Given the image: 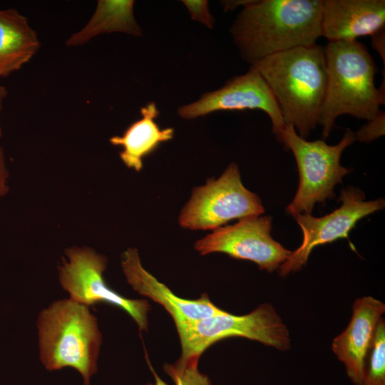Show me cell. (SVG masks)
Segmentation results:
<instances>
[{
    "label": "cell",
    "instance_id": "6da1fadb",
    "mask_svg": "<svg viewBox=\"0 0 385 385\" xmlns=\"http://www.w3.org/2000/svg\"><path fill=\"white\" fill-rule=\"evenodd\" d=\"M323 0H253L230 29L242 58L253 65L269 56L316 44Z\"/></svg>",
    "mask_w": 385,
    "mask_h": 385
},
{
    "label": "cell",
    "instance_id": "7a4b0ae2",
    "mask_svg": "<svg viewBox=\"0 0 385 385\" xmlns=\"http://www.w3.org/2000/svg\"><path fill=\"white\" fill-rule=\"evenodd\" d=\"M251 67L270 89L285 125L306 139L319 125L327 86L324 47L317 43L265 57Z\"/></svg>",
    "mask_w": 385,
    "mask_h": 385
},
{
    "label": "cell",
    "instance_id": "3957f363",
    "mask_svg": "<svg viewBox=\"0 0 385 385\" xmlns=\"http://www.w3.org/2000/svg\"><path fill=\"white\" fill-rule=\"evenodd\" d=\"M327 86L319 125L327 138L336 119L349 114L369 120L385 103L384 77L380 88L374 84L378 68L366 46L357 40L329 42L324 47Z\"/></svg>",
    "mask_w": 385,
    "mask_h": 385
},
{
    "label": "cell",
    "instance_id": "277c9868",
    "mask_svg": "<svg viewBox=\"0 0 385 385\" xmlns=\"http://www.w3.org/2000/svg\"><path fill=\"white\" fill-rule=\"evenodd\" d=\"M39 357L48 371L71 367L83 384L98 371L102 334L89 307L70 298L52 302L38 313L36 322Z\"/></svg>",
    "mask_w": 385,
    "mask_h": 385
},
{
    "label": "cell",
    "instance_id": "5b68a950",
    "mask_svg": "<svg viewBox=\"0 0 385 385\" xmlns=\"http://www.w3.org/2000/svg\"><path fill=\"white\" fill-rule=\"evenodd\" d=\"M355 140V133L350 129L338 144L330 145L321 140L307 141L297 133L292 125L284 126L279 141L292 151L299 173L296 195L286 208L289 214L293 217L311 215L316 203L334 197V186L349 173L340 164L342 153Z\"/></svg>",
    "mask_w": 385,
    "mask_h": 385
},
{
    "label": "cell",
    "instance_id": "8992f818",
    "mask_svg": "<svg viewBox=\"0 0 385 385\" xmlns=\"http://www.w3.org/2000/svg\"><path fill=\"white\" fill-rule=\"evenodd\" d=\"M181 345L179 359L200 357L212 344L230 337H244L279 351L291 348L289 329L274 307L263 303L251 312H227L176 327Z\"/></svg>",
    "mask_w": 385,
    "mask_h": 385
},
{
    "label": "cell",
    "instance_id": "52a82bcc",
    "mask_svg": "<svg viewBox=\"0 0 385 385\" xmlns=\"http://www.w3.org/2000/svg\"><path fill=\"white\" fill-rule=\"evenodd\" d=\"M264 212L260 198L243 185L237 165L231 163L217 179L193 189L178 221L184 228L213 230L233 219Z\"/></svg>",
    "mask_w": 385,
    "mask_h": 385
},
{
    "label": "cell",
    "instance_id": "ba28073f",
    "mask_svg": "<svg viewBox=\"0 0 385 385\" xmlns=\"http://www.w3.org/2000/svg\"><path fill=\"white\" fill-rule=\"evenodd\" d=\"M65 255L58 266V281L71 299L88 307L115 306L130 316L140 332L148 330L149 302L125 297L108 287L103 278L108 262L105 255L86 246L67 248Z\"/></svg>",
    "mask_w": 385,
    "mask_h": 385
},
{
    "label": "cell",
    "instance_id": "9c48e42d",
    "mask_svg": "<svg viewBox=\"0 0 385 385\" xmlns=\"http://www.w3.org/2000/svg\"><path fill=\"white\" fill-rule=\"evenodd\" d=\"M339 200L341 206L324 217H315L308 214L294 216L302 229L303 239L301 245L279 266L280 276L286 277L300 270L317 246L348 238L359 220L382 210L385 205L383 199L365 201L364 192L351 186L342 190Z\"/></svg>",
    "mask_w": 385,
    "mask_h": 385
},
{
    "label": "cell",
    "instance_id": "30bf717a",
    "mask_svg": "<svg viewBox=\"0 0 385 385\" xmlns=\"http://www.w3.org/2000/svg\"><path fill=\"white\" fill-rule=\"evenodd\" d=\"M271 230L270 216L247 217L213 230L197 240L194 247L201 255L222 252L253 262L260 270L272 272L287 260L292 251L272 238Z\"/></svg>",
    "mask_w": 385,
    "mask_h": 385
},
{
    "label": "cell",
    "instance_id": "8fae6325",
    "mask_svg": "<svg viewBox=\"0 0 385 385\" xmlns=\"http://www.w3.org/2000/svg\"><path fill=\"white\" fill-rule=\"evenodd\" d=\"M245 109L265 112L271 119L272 131L279 140L285 126L279 108L270 89L252 67L246 73L231 78L222 88L180 106L178 113L181 118L190 120L220 111Z\"/></svg>",
    "mask_w": 385,
    "mask_h": 385
},
{
    "label": "cell",
    "instance_id": "7c38bea8",
    "mask_svg": "<svg viewBox=\"0 0 385 385\" xmlns=\"http://www.w3.org/2000/svg\"><path fill=\"white\" fill-rule=\"evenodd\" d=\"M120 264L131 287L160 304L170 314L176 327L226 312L215 306L206 294L197 299H186L175 295L143 267L137 249L125 250Z\"/></svg>",
    "mask_w": 385,
    "mask_h": 385
},
{
    "label": "cell",
    "instance_id": "4fadbf2b",
    "mask_svg": "<svg viewBox=\"0 0 385 385\" xmlns=\"http://www.w3.org/2000/svg\"><path fill=\"white\" fill-rule=\"evenodd\" d=\"M384 312V303L373 297L356 299L348 326L332 341V350L354 385L362 379L376 328Z\"/></svg>",
    "mask_w": 385,
    "mask_h": 385
},
{
    "label": "cell",
    "instance_id": "5bb4252c",
    "mask_svg": "<svg viewBox=\"0 0 385 385\" xmlns=\"http://www.w3.org/2000/svg\"><path fill=\"white\" fill-rule=\"evenodd\" d=\"M385 29L384 0H323L321 36L350 41Z\"/></svg>",
    "mask_w": 385,
    "mask_h": 385
},
{
    "label": "cell",
    "instance_id": "9a60e30c",
    "mask_svg": "<svg viewBox=\"0 0 385 385\" xmlns=\"http://www.w3.org/2000/svg\"><path fill=\"white\" fill-rule=\"evenodd\" d=\"M140 115L142 117L130 125L122 135L109 140L113 145L122 148L119 155L126 167L137 172L143 168V160L146 155L174 135L173 128L161 129L156 123L159 111L154 102L143 106Z\"/></svg>",
    "mask_w": 385,
    "mask_h": 385
},
{
    "label": "cell",
    "instance_id": "2e32d148",
    "mask_svg": "<svg viewBox=\"0 0 385 385\" xmlns=\"http://www.w3.org/2000/svg\"><path fill=\"white\" fill-rule=\"evenodd\" d=\"M37 34L16 9H0V77L19 70L38 52Z\"/></svg>",
    "mask_w": 385,
    "mask_h": 385
},
{
    "label": "cell",
    "instance_id": "e0dca14e",
    "mask_svg": "<svg viewBox=\"0 0 385 385\" xmlns=\"http://www.w3.org/2000/svg\"><path fill=\"white\" fill-rule=\"evenodd\" d=\"M133 0H99L96 9L84 27L66 41L67 46H78L103 34L120 32L141 36L142 30L134 14Z\"/></svg>",
    "mask_w": 385,
    "mask_h": 385
},
{
    "label": "cell",
    "instance_id": "ac0fdd59",
    "mask_svg": "<svg viewBox=\"0 0 385 385\" xmlns=\"http://www.w3.org/2000/svg\"><path fill=\"white\" fill-rule=\"evenodd\" d=\"M356 385H385V322L382 317L368 352L364 375Z\"/></svg>",
    "mask_w": 385,
    "mask_h": 385
},
{
    "label": "cell",
    "instance_id": "d6986e66",
    "mask_svg": "<svg viewBox=\"0 0 385 385\" xmlns=\"http://www.w3.org/2000/svg\"><path fill=\"white\" fill-rule=\"evenodd\" d=\"M199 359H178L174 364H165L163 369L175 385H212L209 377L199 371Z\"/></svg>",
    "mask_w": 385,
    "mask_h": 385
},
{
    "label": "cell",
    "instance_id": "ffe728a7",
    "mask_svg": "<svg viewBox=\"0 0 385 385\" xmlns=\"http://www.w3.org/2000/svg\"><path fill=\"white\" fill-rule=\"evenodd\" d=\"M385 113L380 111L355 133V140L369 143L384 135Z\"/></svg>",
    "mask_w": 385,
    "mask_h": 385
},
{
    "label": "cell",
    "instance_id": "44dd1931",
    "mask_svg": "<svg viewBox=\"0 0 385 385\" xmlns=\"http://www.w3.org/2000/svg\"><path fill=\"white\" fill-rule=\"evenodd\" d=\"M188 9L191 19L198 21L209 29H212L215 19L210 12L207 0H183Z\"/></svg>",
    "mask_w": 385,
    "mask_h": 385
},
{
    "label": "cell",
    "instance_id": "7402d4cb",
    "mask_svg": "<svg viewBox=\"0 0 385 385\" xmlns=\"http://www.w3.org/2000/svg\"><path fill=\"white\" fill-rule=\"evenodd\" d=\"M9 173L4 151L3 148L0 147V198L5 196L9 192Z\"/></svg>",
    "mask_w": 385,
    "mask_h": 385
},
{
    "label": "cell",
    "instance_id": "603a6c76",
    "mask_svg": "<svg viewBox=\"0 0 385 385\" xmlns=\"http://www.w3.org/2000/svg\"><path fill=\"white\" fill-rule=\"evenodd\" d=\"M371 43L373 48L381 56L384 65L385 63V29H382L371 36Z\"/></svg>",
    "mask_w": 385,
    "mask_h": 385
},
{
    "label": "cell",
    "instance_id": "cb8c5ba5",
    "mask_svg": "<svg viewBox=\"0 0 385 385\" xmlns=\"http://www.w3.org/2000/svg\"><path fill=\"white\" fill-rule=\"evenodd\" d=\"M253 0H231L222 1V4L224 6L225 11L234 10L238 6H245L250 4Z\"/></svg>",
    "mask_w": 385,
    "mask_h": 385
},
{
    "label": "cell",
    "instance_id": "d4e9b609",
    "mask_svg": "<svg viewBox=\"0 0 385 385\" xmlns=\"http://www.w3.org/2000/svg\"><path fill=\"white\" fill-rule=\"evenodd\" d=\"M7 96V91L6 88L0 85V114L3 108V102L6 96ZM2 129L0 126V138L2 137Z\"/></svg>",
    "mask_w": 385,
    "mask_h": 385
},
{
    "label": "cell",
    "instance_id": "484cf974",
    "mask_svg": "<svg viewBox=\"0 0 385 385\" xmlns=\"http://www.w3.org/2000/svg\"><path fill=\"white\" fill-rule=\"evenodd\" d=\"M143 385H167L165 382H164L162 379H160L159 377L156 376L155 381L148 383L146 384Z\"/></svg>",
    "mask_w": 385,
    "mask_h": 385
}]
</instances>
